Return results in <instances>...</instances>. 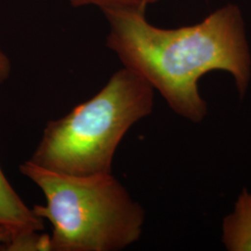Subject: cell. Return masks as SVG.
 <instances>
[{"label": "cell", "instance_id": "8992f818", "mask_svg": "<svg viewBox=\"0 0 251 251\" xmlns=\"http://www.w3.org/2000/svg\"><path fill=\"white\" fill-rule=\"evenodd\" d=\"M74 7L95 5L102 9L104 14L117 10H137L145 12L146 8L161 0H68Z\"/></svg>", "mask_w": 251, "mask_h": 251}, {"label": "cell", "instance_id": "5b68a950", "mask_svg": "<svg viewBox=\"0 0 251 251\" xmlns=\"http://www.w3.org/2000/svg\"><path fill=\"white\" fill-rule=\"evenodd\" d=\"M0 251H51L50 235L39 231L14 234L9 242L0 245Z\"/></svg>", "mask_w": 251, "mask_h": 251}, {"label": "cell", "instance_id": "52a82bcc", "mask_svg": "<svg viewBox=\"0 0 251 251\" xmlns=\"http://www.w3.org/2000/svg\"><path fill=\"white\" fill-rule=\"evenodd\" d=\"M12 70V65L9 56L0 48V84L8 80Z\"/></svg>", "mask_w": 251, "mask_h": 251}, {"label": "cell", "instance_id": "277c9868", "mask_svg": "<svg viewBox=\"0 0 251 251\" xmlns=\"http://www.w3.org/2000/svg\"><path fill=\"white\" fill-rule=\"evenodd\" d=\"M0 225L14 234L31 231L42 232L44 220L29 208L11 186L0 167Z\"/></svg>", "mask_w": 251, "mask_h": 251}, {"label": "cell", "instance_id": "7a4b0ae2", "mask_svg": "<svg viewBox=\"0 0 251 251\" xmlns=\"http://www.w3.org/2000/svg\"><path fill=\"white\" fill-rule=\"evenodd\" d=\"M19 171L45 197L32 209L52 225L51 251H122L140 239L144 208L112 173L65 175L29 160Z\"/></svg>", "mask_w": 251, "mask_h": 251}, {"label": "cell", "instance_id": "6da1fadb", "mask_svg": "<svg viewBox=\"0 0 251 251\" xmlns=\"http://www.w3.org/2000/svg\"><path fill=\"white\" fill-rule=\"evenodd\" d=\"M145 12L117 10L109 21L106 45L124 67L156 90L179 116L200 122L206 103L198 81L206 73H230L244 95L251 79V58L239 9L227 5L198 25L163 29L150 25Z\"/></svg>", "mask_w": 251, "mask_h": 251}, {"label": "cell", "instance_id": "ba28073f", "mask_svg": "<svg viewBox=\"0 0 251 251\" xmlns=\"http://www.w3.org/2000/svg\"><path fill=\"white\" fill-rule=\"evenodd\" d=\"M12 235H13V233L10 229L0 225V245L9 242L10 238L12 237Z\"/></svg>", "mask_w": 251, "mask_h": 251}, {"label": "cell", "instance_id": "3957f363", "mask_svg": "<svg viewBox=\"0 0 251 251\" xmlns=\"http://www.w3.org/2000/svg\"><path fill=\"white\" fill-rule=\"evenodd\" d=\"M152 109L153 89L124 67L92 98L49 121L28 160L65 175L112 173L115 153L126 133Z\"/></svg>", "mask_w": 251, "mask_h": 251}]
</instances>
